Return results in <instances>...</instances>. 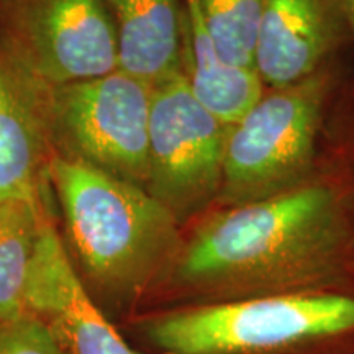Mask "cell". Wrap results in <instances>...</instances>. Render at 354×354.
Here are the masks:
<instances>
[{
    "instance_id": "52a82bcc",
    "label": "cell",
    "mask_w": 354,
    "mask_h": 354,
    "mask_svg": "<svg viewBox=\"0 0 354 354\" xmlns=\"http://www.w3.org/2000/svg\"><path fill=\"white\" fill-rule=\"evenodd\" d=\"M0 43L43 86L118 69L117 38L104 0H0Z\"/></svg>"
},
{
    "instance_id": "2e32d148",
    "label": "cell",
    "mask_w": 354,
    "mask_h": 354,
    "mask_svg": "<svg viewBox=\"0 0 354 354\" xmlns=\"http://www.w3.org/2000/svg\"><path fill=\"white\" fill-rule=\"evenodd\" d=\"M342 8L348 30L354 35V0H342Z\"/></svg>"
},
{
    "instance_id": "7c38bea8",
    "label": "cell",
    "mask_w": 354,
    "mask_h": 354,
    "mask_svg": "<svg viewBox=\"0 0 354 354\" xmlns=\"http://www.w3.org/2000/svg\"><path fill=\"white\" fill-rule=\"evenodd\" d=\"M184 73L196 99L225 125L238 122L264 94L253 68L230 64L216 51L197 0H184Z\"/></svg>"
},
{
    "instance_id": "9a60e30c",
    "label": "cell",
    "mask_w": 354,
    "mask_h": 354,
    "mask_svg": "<svg viewBox=\"0 0 354 354\" xmlns=\"http://www.w3.org/2000/svg\"><path fill=\"white\" fill-rule=\"evenodd\" d=\"M0 354H66L48 325L33 312L0 322Z\"/></svg>"
},
{
    "instance_id": "7a4b0ae2",
    "label": "cell",
    "mask_w": 354,
    "mask_h": 354,
    "mask_svg": "<svg viewBox=\"0 0 354 354\" xmlns=\"http://www.w3.org/2000/svg\"><path fill=\"white\" fill-rule=\"evenodd\" d=\"M46 179L63 214L66 250L105 315L165 281L183 243L180 225L146 189L55 153Z\"/></svg>"
},
{
    "instance_id": "4fadbf2b",
    "label": "cell",
    "mask_w": 354,
    "mask_h": 354,
    "mask_svg": "<svg viewBox=\"0 0 354 354\" xmlns=\"http://www.w3.org/2000/svg\"><path fill=\"white\" fill-rule=\"evenodd\" d=\"M46 216L43 201L0 202V322L28 312L26 289Z\"/></svg>"
},
{
    "instance_id": "277c9868",
    "label": "cell",
    "mask_w": 354,
    "mask_h": 354,
    "mask_svg": "<svg viewBox=\"0 0 354 354\" xmlns=\"http://www.w3.org/2000/svg\"><path fill=\"white\" fill-rule=\"evenodd\" d=\"M330 76H312L272 88L228 125L223 179L216 202L245 205L290 192L305 183L315 158V140Z\"/></svg>"
},
{
    "instance_id": "3957f363",
    "label": "cell",
    "mask_w": 354,
    "mask_h": 354,
    "mask_svg": "<svg viewBox=\"0 0 354 354\" xmlns=\"http://www.w3.org/2000/svg\"><path fill=\"white\" fill-rule=\"evenodd\" d=\"M162 354H266L354 330V299L333 292L183 307L141 323Z\"/></svg>"
},
{
    "instance_id": "8fae6325",
    "label": "cell",
    "mask_w": 354,
    "mask_h": 354,
    "mask_svg": "<svg viewBox=\"0 0 354 354\" xmlns=\"http://www.w3.org/2000/svg\"><path fill=\"white\" fill-rule=\"evenodd\" d=\"M117 38L118 69L151 84L184 71V0H104Z\"/></svg>"
},
{
    "instance_id": "6da1fadb",
    "label": "cell",
    "mask_w": 354,
    "mask_h": 354,
    "mask_svg": "<svg viewBox=\"0 0 354 354\" xmlns=\"http://www.w3.org/2000/svg\"><path fill=\"white\" fill-rule=\"evenodd\" d=\"M342 203L323 184L221 207L180 243L165 281L218 302L328 292L344 268Z\"/></svg>"
},
{
    "instance_id": "ba28073f",
    "label": "cell",
    "mask_w": 354,
    "mask_h": 354,
    "mask_svg": "<svg viewBox=\"0 0 354 354\" xmlns=\"http://www.w3.org/2000/svg\"><path fill=\"white\" fill-rule=\"evenodd\" d=\"M26 307L46 323L66 354H140L91 297L50 215L30 271Z\"/></svg>"
},
{
    "instance_id": "30bf717a",
    "label": "cell",
    "mask_w": 354,
    "mask_h": 354,
    "mask_svg": "<svg viewBox=\"0 0 354 354\" xmlns=\"http://www.w3.org/2000/svg\"><path fill=\"white\" fill-rule=\"evenodd\" d=\"M39 84L0 43V202H39L50 159Z\"/></svg>"
},
{
    "instance_id": "9c48e42d",
    "label": "cell",
    "mask_w": 354,
    "mask_h": 354,
    "mask_svg": "<svg viewBox=\"0 0 354 354\" xmlns=\"http://www.w3.org/2000/svg\"><path fill=\"white\" fill-rule=\"evenodd\" d=\"M342 0H264L254 69L266 86L312 76L346 35Z\"/></svg>"
},
{
    "instance_id": "8992f818",
    "label": "cell",
    "mask_w": 354,
    "mask_h": 354,
    "mask_svg": "<svg viewBox=\"0 0 354 354\" xmlns=\"http://www.w3.org/2000/svg\"><path fill=\"white\" fill-rule=\"evenodd\" d=\"M227 131L192 94L184 71L153 86L146 192L180 227L218 198Z\"/></svg>"
},
{
    "instance_id": "5bb4252c",
    "label": "cell",
    "mask_w": 354,
    "mask_h": 354,
    "mask_svg": "<svg viewBox=\"0 0 354 354\" xmlns=\"http://www.w3.org/2000/svg\"><path fill=\"white\" fill-rule=\"evenodd\" d=\"M218 55L230 64L254 69L264 0H197Z\"/></svg>"
},
{
    "instance_id": "5b68a950",
    "label": "cell",
    "mask_w": 354,
    "mask_h": 354,
    "mask_svg": "<svg viewBox=\"0 0 354 354\" xmlns=\"http://www.w3.org/2000/svg\"><path fill=\"white\" fill-rule=\"evenodd\" d=\"M151 94V84L122 69L59 86L39 84L50 151L146 189Z\"/></svg>"
}]
</instances>
